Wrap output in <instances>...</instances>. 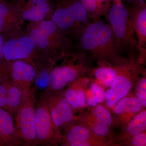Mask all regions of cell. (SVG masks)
Instances as JSON below:
<instances>
[{
    "mask_svg": "<svg viewBox=\"0 0 146 146\" xmlns=\"http://www.w3.org/2000/svg\"><path fill=\"white\" fill-rule=\"evenodd\" d=\"M25 29L36 47L38 71L53 66L74 46L72 39L50 19L29 22Z\"/></svg>",
    "mask_w": 146,
    "mask_h": 146,
    "instance_id": "cell-1",
    "label": "cell"
},
{
    "mask_svg": "<svg viewBox=\"0 0 146 146\" xmlns=\"http://www.w3.org/2000/svg\"><path fill=\"white\" fill-rule=\"evenodd\" d=\"M79 42L81 50L89 53L97 61L106 60L116 65L122 58L109 24L100 20L90 22Z\"/></svg>",
    "mask_w": 146,
    "mask_h": 146,
    "instance_id": "cell-2",
    "label": "cell"
},
{
    "mask_svg": "<svg viewBox=\"0 0 146 146\" xmlns=\"http://www.w3.org/2000/svg\"><path fill=\"white\" fill-rule=\"evenodd\" d=\"M144 64L139 60V54L135 52H129L128 57H123L116 64V77L105 91L104 102L108 109L112 111L118 102L131 91L138 78L141 76L146 75Z\"/></svg>",
    "mask_w": 146,
    "mask_h": 146,
    "instance_id": "cell-3",
    "label": "cell"
},
{
    "mask_svg": "<svg viewBox=\"0 0 146 146\" xmlns=\"http://www.w3.org/2000/svg\"><path fill=\"white\" fill-rule=\"evenodd\" d=\"M59 65L55 63L49 76L46 90H63L76 80L90 74L93 67L87 54L81 50L71 51L62 58Z\"/></svg>",
    "mask_w": 146,
    "mask_h": 146,
    "instance_id": "cell-4",
    "label": "cell"
},
{
    "mask_svg": "<svg viewBox=\"0 0 146 146\" xmlns=\"http://www.w3.org/2000/svg\"><path fill=\"white\" fill-rule=\"evenodd\" d=\"M50 19L72 39L79 41L90 23L87 11L80 0H54Z\"/></svg>",
    "mask_w": 146,
    "mask_h": 146,
    "instance_id": "cell-5",
    "label": "cell"
},
{
    "mask_svg": "<svg viewBox=\"0 0 146 146\" xmlns=\"http://www.w3.org/2000/svg\"><path fill=\"white\" fill-rule=\"evenodd\" d=\"M109 25L120 52L127 50L129 52L138 51L133 19L127 7L121 2H114L107 13Z\"/></svg>",
    "mask_w": 146,
    "mask_h": 146,
    "instance_id": "cell-6",
    "label": "cell"
},
{
    "mask_svg": "<svg viewBox=\"0 0 146 146\" xmlns=\"http://www.w3.org/2000/svg\"><path fill=\"white\" fill-rule=\"evenodd\" d=\"M4 38L5 61L21 59L29 61L38 70L39 60L34 42L23 27L6 34Z\"/></svg>",
    "mask_w": 146,
    "mask_h": 146,
    "instance_id": "cell-7",
    "label": "cell"
},
{
    "mask_svg": "<svg viewBox=\"0 0 146 146\" xmlns=\"http://www.w3.org/2000/svg\"><path fill=\"white\" fill-rule=\"evenodd\" d=\"M35 102L33 88L13 116L16 130L24 146L38 145L35 131Z\"/></svg>",
    "mask_w": 146,
    "mask_h": 146,
    "instance_id": "cell-8",
    "label": "cell"
},
{
    "mask_svg": "<svg viewBox=\"0 0 146 146\" xmlns=\"http://www.w3.org/2000/svg\"><path fill=\"white\" fill-rule=\"evenodd\" d=\"M35 112V131L38 145H60L62 132L55 124L46 104L41 96L36 100Z\"/></svg>",
    "mask_w": 146,
    "mask_h": 146,
    "instance_id": "cell-9",
    "label": "cell"
},
{
    "mask_svg": "<svg viewBox=\"0 0 146 146\" xmlns=\"http://www.w3.org/2000/svg\"><path fill=\"white\" fill-rule=\"evenodd\" d=\"M41 97L46 104L53 121L62 133L76 121L77 115L65 98L64 90H46Z\"/></svg>",
    "mask_w": 146,
    "mask_h": 146,
    "instance_id": "cell-10",
    "label": "cell"
},
{
    "mask_svg": "<svg viewBox=\"0 0 146 146\" xmlns=\"http://www.w3.org/2000/svg\"><path fill=\"white\" fill-rule=\"evenodd\" d=\"M1 76L25 93L32 90L38 70L29 61L16 59L5 61L0 67Z\"/></svg>",
    "mask_w": 146,
    "mask_h": 146,
    "instance_id": "cell-11",
    "label": "cell"
},
{
    "mask_svg": "<svg viewBox=\"0 0 146 146\" xmlns=\"http://www.w3.org/2000/svg\"><path fill=\"white\" fill-rule=\"evenodd\" d=\"M62 146H117L115 141L98 136L77 120L62 133Z\"/></svg>",
    "mask_w": 146,
    "mask_h": 146,
    "instance_id": "cell-12",
    "label": "cell"
},
{
    "mask_svg": "<svg viewBox=\"0 0 146 146\" xmlns=\"http://www.w3.org/2000/svg\"><path fill=\"white\" fill-rule=\"evenodd\" d=\"M10 2L25 22L50 19L54 10V0H11Z\"/></svg>",
    "mask_w": 146,
    "mask_h": 146,
    "instance_id": "cell-13",
    "label": "cell"
},
{
    "mask_svg": "<svg viewBox=\"0 0 146 146\" xmlns=\"http://www.w3.org/2000/svg\"><path fill=\"white\" fill-rule=\"evenodd\" d=\"M144 108L131 91L120 100L112 110V128L120 130Z\"/></svg>",
    "mask_w": 146,
    "mask_h": 146,
    "instance_id": "cell-14",
    "label": "cell"
},
{
    "mask_svg": "<svg viewBox=\"0 0 146 146\" xmlns=\"http://www.w3.org/2000/svg\"><path fill=\"white\" fill-rule=\"evenodd\" d=\"M29 93H25L17 86L1 76L0 107L8 111L13 117Z\"/></svg>",
    "mask_w": 146,
    "mask_h": 146,
    "instance_id": "cell-15",
    "label": "cell"
},
{
    "mask_svg": "<svg viewBox=\"0 0 146 146\" xmlns=\"http://www.w3.org/2000/svg\"><path fill=\"white\" fill-rule=\"evenodd\" d=\"M132 19L136 35L139 59L145 63L146 53V3L127 7Z\"/></svg>",
    "mask_w": 146,
    "mask_h": 146,
    "instance_id": "cell-16",
    "label": "cell"
},
{
    "mask_svg": "<svg viewBox=\"0 0 146 146\" xmlns=\"http://www.w3.org/2000/svg\"><path fill=\"white\" fill-rule=\"evenodd\" d=\"M91 81L88 76L82 77L69 84L63 90L65 98L76 113L87 106L86 90Z\"/></svg>",
    "mask_w": 146,
    "mask_h": 146,
    "instance_id": "cell-17",
    "label": "cell"
},
{
    "mask_svg": "<svg viewBox=\"0 0 146 146\" xmlns=\"http://www.w3.org/2000/svg\"><path fill=\"white\" fill-rule=\"evenodd\" d=\"M25 23L10 1L0 0V33L6 34L16 31Z\"/></svg>",
    "mask_w": 146,
    "mask_h": 146,
    "instance_id": "cell-18",
    "label": "cell"
},
{
    "mask_svg": "<svg viewBox=\"0 0 146 146\" xmlns=\"http://www.w3.org/2000/svg\"><path fill=\"white\" fill-rule=\"evenodd\" d=\"M146 130V110L144 108L135 115L127 124L115 135L117 146H124L133 136Z\"/></svg>",
    "mask_w": 146,
    "mask_h": 146,
    "instance_id": "cell-19",
    "label": "cell"
},
{
    "mask_svg": "<svg viewBox=\"0 0 146 146\" xmlns=\"http://www.w3.org/2000/svg\"><path fill=\"white\" fill-rule=\"evenodd\" d=\"M0 138L4 146H24L15 127L13 117L0 107Z\"/></svg>",
    "mask_w": 146,
    "mask_h": 146,
    "instance_id": "cell-20",
    "label": "cell"
},
{
    "mask_svg": "<svg viewBox=\"0 0 146 146\" xmlns=\"http://www.w3.org/2000/svg\"><path fill=\"white\" fill-rule=\"evenodd\" d=\"M117 73V65L107 60L97 61V66L93 68L89 77L91 82L98 84L105 90L109 88Z\"/></svg>",
    "mask_w": 146,
    "mask_h": 146,
    "instance_id": "cell-21",
    "label": "cell"
},
{
    "mask_svg": "<svg viewBox=\"0 0 146 146\" xmlns=\"http://www.w3.org/2000/svg\"><path fill=\"white\" fill-rule=\"evenodd\" d=\"M77 120L89 128L98 136L115 141L116 133L113 128L100 122L89 110L85 113L77 115Z\"/></svg>",
    "mask_w": 146,
    "mask_h": 146,
    "instance_id": "cell-22",
    "label": "cell"
},
{
    "mask_svg": "<svg viewBox=\"0 0 146 146\" xmlns=\"http://www.w3.org/2000/svg\"><path fill=\"white\" fill-rule=\"evenodd\" d=\"M91 108V112L98 121L106 125L112 127V115L109 110L100 104Z\"/></svg>",
    "mask_w": 146,
    "mask_h": 146,
    "instance_id": "cell-23",
    "label": "cell"
},
{
    "mask_svg": "<svg viewBox=\"0 0 146 146\" xmlns=\"http://www.w3.org/2000/svg\"><path fill=\"white\" fill-rule=\"evenodd\" d=\"M131 91L144 108L146 107V75L140 76L133 85Z\"/></svg>",
    "mask_w": 146,
    "mask_h": 146,
    "instance_id": "cell-24",
    "label": "cell"
},
{
    "mask_svg": "<svg viewBox=\"0 0 146 146\" xmlns=\"http://www.w3.org/2000/svg\"><path fill=\"white\" fill-rule=\"evenodd\" d=\"M90 87L92 94L96 100L98 104H101L104 101L105 98V90L101 86L95 82H90Z\"/></svg>",
    "mask_w": 146,
    "mask_h": 146,
    "instance_id": "cell-25",
    "label": "cell"
},
{
    "mask_svg": "<svg viewBox=\"0 0 146 146\" xmlns=\"http://www.w3.org/2000/svg\"><path fill=\"white\" fill-rule=\"evenodd\" d=\"M124 146H146V131L141 132L133 136Z\"/></svg>",
    "mask_w": 146,
    "mask_h": 146,
    "instance_id": "cell-26",
    "label": "cell"
},
{
    "mask_svg": "<svg viewBox=\"0 0 146 146\" xmlns=\"http://www.w3.org/2000/svg\"><path fill=\"white\" fill-rule=\"evenodd\" d=\"M101 9L104 15H107L111 8V0H95Z\"/></svg>",
    "mask_w": 146,
    "mask_h": 146,
    "instance_id": "cell-27",
    "label": "cell"
},
{
    "mask_svg": "<svg viewBox=\"0 0 146 146\" xmlns=\"http://www.w3.org/2000/svg\"><path fill=\"white\" fill-rule=\"evenodd\" d=\"M4 38L3 35L0 33V67L4 63L3 54Z\"/></svg>",
    "mask_w": 146,
    "mask_h": 146,
    "instance_id": "cell-28",
    "label": "cell"
},
{
    "mask_svg": "<svg viewBox=\"0 0 146 146\" xmlns=\"http://www.w3.org/2000/svg\"><path fill=\"white\" fill-rule=\"evenodd\" d=\"M129 2L132 4V6L138 5L144 2H146V0H127Z\"/></svg>",
    "mask_w": 146,
    "mask_h": 146,
    "instance_id": "cell-29",
    "label": "cell"
},
{
    "mask_svg": "<svg viewBox=\"0 0 146 146\" xmlns=\"http://www.w3.org/2000/svg\"><path fill=\"white\" fill-rule=\"evenodd\" d=\"M4 146L3 144L2 141L1 140V138H0V146Z\"/></svg>",
    "mask_w": 146,
    "mask_h": 146,
    "instance_id": "cell-30",
    "label": "cell"
},
{
    "mask_svg": "<svg viewBox=\"0 0 146 146\" xmlns=\"http://www.w3.org/2000/svg\"><path fill=\"white\" fill-rule=\"evenodd\" d=\"M111 1H113L114 2H121L123 0H111Z\"/></svg>",
    "mask_w": 146,
    "mask_h": 146,
    "instance_id": "cell-31",
    "label": "cell"
},
{
    "mask_svg": "<svg viewBox=\"0 0 146 146\" xmlns=\"http://www.w3.org/2000/svg\"><path fill=\"white\" fill-rule=\"evenodd\" d=\"M4 1H10L11 0H4Z\"/></svg>",
    "mask_w": 146,
    "mask_h": 146,
    "instance_id": "cell-32",
    "label": "cell"
},
{
    "mask_svg": "<svg viewBox=\"0 0 146 146\" xmlns=\"http://www.w3.org/2000/svg\"><path fill=\"white\" fill-rule=\"evenodd\" d=\"M1 73H0V79H1Z\"/></svg>",
    "mask_w": 146,
    "mask_h": 146,
    "instance_id": "cell-33",
    "label": "cell"
}]
</instances>
